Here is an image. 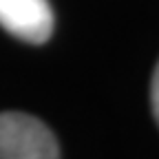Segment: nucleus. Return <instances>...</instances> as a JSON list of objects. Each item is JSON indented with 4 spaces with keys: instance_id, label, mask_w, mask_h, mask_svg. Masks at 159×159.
Listing matches in <instances>:
<instances>
[{
    "instance_id": "obj_1",
    "label": "nucleus",
    "mask_w": 159,
    "mask_h": 159,
    "mask_svg": "<svg viewBox=\"0 0 159 159\" xmlns=\"http://www.w3.org/2000/svg\"><path fill=\"white\" fill-rule=\"evenodd\" d=\"M0 159H60L57 139L33 115L0 113Z\"/></svg>"
},
{
    "instance_id": "obj_3",
    "label": "nucleus",
    "mask_w": 159,
    "mask_h": 159,
    "mask_svg": "<svg viewBox=\"0 0 159 159\" xmlns=\"http://www.w3.org/2000/svg\"><path fill=\"white\" fill-rule=\"evenodd\" d=\"M150 104H152V115L159 124V62L155 66V73H152V82H150Z\"/></svg>"
},
{
    "instance_id": "obj_2",
    "label": "nucleus",
    "mask_w": 159,
    "mask_h": 159,
    "mask_svg": "<svg viewBox=\"0 0 159 159\" xmlns=\"http://www.w3.org/2000/svg\"><path fill=\"white\" fill-rule=\"evenodd\" d=\"M49 0H0V27L31 44H44L53 33Z\"/></svg>"
}]
</instances>
